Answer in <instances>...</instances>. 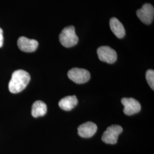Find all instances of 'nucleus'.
<instances>
[{
    "instance_id": "nucleus-1",
    "label": "nucleus",
    "mask_w": 154,
    "mask_h": 154,
    "mask_svg": "<svg viewBox=\"0 0 154 154\" xmlns=\"http://www.w3.org/2000/svg\"><path fill=\"white\" fill-rule=\"evenodd\" d=\"M30 81V76L28 72L17 70L13 72L9 83V90L11 93H18L26 88Z\"/></svg>"
},
{
    "instance_id": "nucleus-2",
    "label": "nucleus",
    "mask_w": 154,
    "mask_h": 154,
    "mask_svg": "<svg viewBox=\"0 0 154 154\" xmlns=\"http://www.w3.org/2000/svg\"><path fill=\"white\" fill-rule=\"evenodd\" d=\"M61 44L66 48H71L77 44L78 38L73 26L64 28L59 36Z\"/></svg>"
},
{
    "instance_id": "nucleus-3",
    "label": "nucleus",
    "mask_w": 154,
    "mask_h": 154,
    "mask_svg": "<svg viewBox=\"0 0 154 154\" xmlns=\"http://www.w3.org/2000/svg\"><path fill=\"white\" fill-rule=\"evenodd\" d=\"M68 77L72 81L78 84H82L88 82L90 78V74L84 69L72 68L67 73Z\"/></svg>"
},
{
    "instance_id": "nucleus-4",
    "label": "nucleus",
    "mask_w": 154,
    "mask_h": 154,
    "mask_svg": "<svg viewBox=\"0 0 154 154\" xmlns=\"http://www.w3.org/2000/svg\"><path fill=\"white\" fill-rule=\"evenodd\" d=\"M123 131V128L119 125H112L109 127L105 131L102 137V140L107 144H114L117 143L118 136Z\"/></svg>"
},
{
    "instance_id": "nucleus-5",
    "label": "nucleus",
    "mask_w": 154,
    "mask_h": 154,
    "mask_svg": "<svg viewBox=\"0 0 154 154\" xmlns=\"http://www.w3.org/2000/svg\"><path fill=\"white\" fill-rule=\"evenodd\" d=\"M137 15L139 19L146 25L151 24L154 16V6L150 4H145L137 11Z\"/></svg>"
},
{
    "instance_id": "nucleus-6",
    "label": "nucleus",
    "mask_w": 154,
    "mask_h": 154,
    "mask_svg": "<svg viewBox=\"0 0 154 154\" xmlns=\"http://www.w3.org/2000/svg\"><path fill=\"white\" fill-rule=\"evenodd\" d=\"M97 54L99 60L108 63H114L117 59L116 51L109 46H100L97 50Z\"/></svg>"
},
{
    "instance_id": "nucleus-7",
    "label": "nucleus",
    "mask_w": 154,
    "mask_h": 154,
    "mask_svg": "<svg viewBox=\"0 0 154 154\" xmlns=\"http://www.w3.org/2000/svg\"><path fill=\"white\" fill-rule=\"evenodd\" d=\"M121 102L124 106L123 112L127 116H132L141 110L140 103L134 98H124L122 99Z\"/></svg>"
},
{
    "instance_id": "nucleus-8",
    "label": "nucleus",
    "mask_w": 154,
    "mask_h": 154,
    "mask_svg": "<svg viewBox=\"0 0 154 154\" xmlns=\"http://www.w3.org/2000/svg\"><path fill=\"white\" fill-rule=\"evenodd\" d=\"M17 45L19 49L22 51L32 53L37 50L38 46V42L35 39L28 38L22 36L18 39Z\"/></svg>"
},
{
    "instance_id": "nucleus-9",
    "label": "nucleus",
    "mask_w": 154,
    "mask_h": 154,
    "mask_svg": "<svg viewBox=\"0 0 154 154\" xmlns=\"http://www.w3.org/2000/svg\"><path fill=\"white\" fill-rule=\"evenodd\" d=\"M97 129L98 127L96 124L91 122H88L78 127V135L82 138H90L96 133Z\"/></svg>"
},
{
    "instance_id": "nucleus-10",
    "label": "nucleus",
    "mask_w": 154,
    "mask_h": 154,
    "mask_svg": "<svg viewBox=\"0 0 154 154\" xmlns=\"http://www.w3.org/2000/svg\"><path fill=\"white\" fill-rule=\"evenodd\" d=\"M110 26L111 30L118 38H122L125 37L126 32L123 24L116 17L110 19Z\"/></svg>"
},
{
    "instance_id": "nucleus-11",
    "label": "nucleus",
    "mask_w": 154,
    "mask_h": 154,
    "mask_svg": "<svg viewBox=\"0 0 154 154\" xmlns=\"http://www.w3.org/2000/svg\"><path fill=\"white\" fill-rule=\"evenodd\" d=\"M78 102L76 96H67L62 98L59 102V106L62 110L70 111L77 106Z\"/></svg>"
},
{
    "instance_id": "nucleus-12",
    "label": "nucleus",
    "mask_w": 154,
    "mask_h": 154,
    "mask_svg": "<svg viewBox=\"0 0 154 154\" xmlns=\"http://www.w3.org/2000/svg\"><path fill=\"white\" fill-rule=\"evenodd\" d=\"M47 112V106L41 100L35 101L32 106V115L34 118L44 116Z\"/></svg>"
},
{
    "instance_id": "nucleus-13",
    "label": "nucleus",
    "mask_w": 154,
    "mask_h": 154,
    "mask_svg": "<svg viewBox=\"0 0 154 154\" xmlns=\"http://www.w3.org/2000/svg\"><path fill=\"white\" fill-rule=\"evenodd\" d=\"M146 78L149 83V86L153 90L154 89V70H148L146 74Z\"/></svg>"
},
{
    "instance_id": "nucleus-14",
    "label": "nucleus",
    "mask_w": 154,
    "mask_h": 154,
    "mask_svg": "<svg viewBox=\"0 0 154 154\" xmlns=\"http://www.w3.org/2000/svg\"><path fill=\"white\" fill-rule=\"evenodd\" d=\"M4 44V36H3V30L0 28V48L3 46Z\"/></svg>"
}]
</instances>
